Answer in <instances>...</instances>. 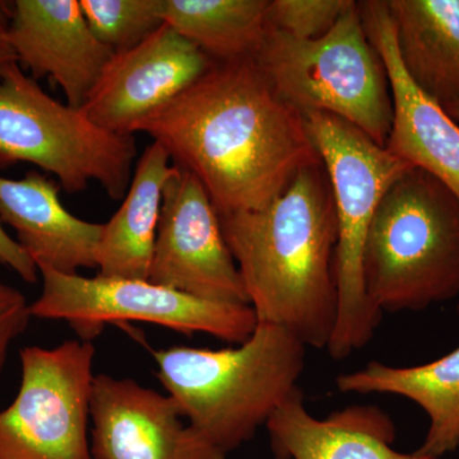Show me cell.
Masks as SVG:
<instances>
[{
    "label": "cell",
    "mask_w": 459,
    "mask_h": 459,
    "mask_svg": "<svg viewBox=\"0 0 459 459\" xmlns=\"http://www.w3.org/2000/svg\"><path fill=\"white\" fill-rule=\"evenodd\" d=\"M42 292L30 312L35 318L65 320L82 341L98 337L108 323L162 325L192 336L205 333L241 344L252 336L258 319L250 305L214 303L193 298L151 281L93 279L39 267Z\"/></svg>",
    "instance_id": "obj_8"
},
{
    "label": "cell",
    "mask_w": 459,
    "mask_h": 459,
    "mask_svg": "<svg viewBox=\"0 0 459 459\" xmlns=\"http://www.w3.org/2000/svg\"><path fill=\"white\" fill-rule=\"evenodd\" d=\"M157 377L181 416L226 455L255 437L299 389L307 346L259 323L234 349L174 346L153 352Z\"/></svg>",
    "instance_id": "obj_3"
},
{
    "label": "cell",
    "mask_w": 459,
    "mask_h": 459,
    "mask_svg": "<svg viewBox=\"0 0 459 459\" xmlns=\"http://www.w3.org/2000/svg\"><path fill=\"white\" fill-rule=\"evenodd\" d=\"M135 156L133 135L105 131L82 108L51 98L18 63L0 74V169L29 162L56 177L69 195L98 181L120 201Z\"/></svg>",
    "instance_id": "obj_7"
},
{
    "label": "cell",
    "mask_w": 459,
    "mask_h": 459,
    "mask_svg": "<svg viewBox=\"0 0 459 459\" xmlns=\"http://www.w3.org/2000/svg\"><path fill=\"white\" fill-rule=\"evenodd\" d=\"M265 428L274 459H437L395 451L394 422L379 407L352 404L328 418H314L300 388Z\"/></svg>",
    "instance_id": "obj_16"
},
{
    "label": "cell",
    "mask_w": 459,
    "mask_h": 459,
    "mask_svg": "<svg viewBox=\"0 0 459 459\" xmlns=\"http://www.w3.org/2000/svg\"><path fill=\"white\" fill-rule=\"evenodd\" d=\"M402 66L443 108L459 102V0H385Z\"/></svg>",
    "instance_id": "obj_19"
},
{
    "label": "cell",
    "mask_w": 459,
    "mask_h": 459,
    "mask_svg": "<svg viewBox=\"0 0 459 459\" xmlns=\"http://www.w3.org/2000/svg\"><path fill=\"white\" fill-rule=\"evenodd\" d=\"M174 166L162 193L148 281L202 300L249 305L210 195L195 175Z\"/></svg>",
    "instance_id": "obj_10"
},
{
    "label": "cell",
    "mask_w": 459,
    "mask_h": 459,
    "mask_svg": "<svg viewBox=\"0 0 459 459\" xmlns=\"http://www.w3.org/2000/svg\"><path fill=\"white\" fill-rule=\"evenodd\" d=\"M31 318L30 304L22 292L0 280V373L7 361L9 347L26 331Z\"/></svg>",
    "instance_id": "obj_23"
},
{
    "label": "cell",
    "mask_w": 459,
    "mask_h": 459,
    "mask_svg": "<svg viewBox=\"0 0 459 459\" xmlns=\"http://www.w3.org/2000/svg\"><path fill=\"white\" fill-rule=\"evenodd\" d=\"M255 60L277 95L301 114L334 115L385 147L394 122L391 84L359 3L314 40L268 27Z\"/></svg>",
    "instance_id": "obj_5"
},
{
    "label": "cell",
    "mask_w": 459,
    "mask_h": 459,
    "mask_svg": "<svg viewBox=\"0 0 459 459\" xmlns=\"http://www.w3.org/2000/svg\"><path fill=\"white\" fill-rule=\"evenodd\" d=\"M170 395L133 379L99 374L90 397L92 459H226L181 421Z\"/></svg>",
    "instance_id": "obj_12"
},
{
    "label": "cell",
    "mask_w": 459,
    "mask_h": 459,
    "mask_svg": "<svg viewBox=\"0 0 459 459\" xmlns=\"http://www.w3.org/2000/svg\"><path fill=\"white\" fill-rule=\"evenodd\" d=\"M91 31L114 53L133 49L165 25L164 0H80Z\"/></svg>",
    "instance_id": "obj_21"
},
{
    "label": "cell",
    "mask_w": 459,
    "mask_h": 459,
    "mask_svg": "<svg viewBox=\"0 0 459 459\" xmlns=\"http://www.w3.org/2000/svg\"><path fill=\"white\" fill-rule=\"evenodd\" d=\"M446 110V113L451 115L453 119L455 120V122H459V102L457 104H452L448 105V107L444 108Z\"/></svg>",
    "instance_id": "obj_26"
},
{
    "label": "cell",
    "mask_w": 459,
    "mask_h": 459,
    "mask_svg": "<svg viewBox=\"0 0 459 459\" xmlns=\"http://www.w3.org/2000/svg\"><path fill=\"white\" fill-rule=\"evenodd\" d=\"M362 280L382 314L420 312L459 296V199L429 172L410 169L380 201Z\"/></svg>",
    "instance_id": "obj_4"
},
{
    "label": "cell",
    "mask_w": 459,
    "mask_h": 459,
    "mask_svg": "<svg viewBox=\"0 0 459 459\" xmlns=\"http://www.w3.org/2000/svg\"><path fill=\"white\" fill-rule=\"evenodd\" d=\"M213 65L165 23L133 49L114 54L81 108L100 128L133 135L142 119L165 107Z\"/></svg>",
    "instance_id": "obj_11"
},
{
    "label": "cell",
    "mask_w": 459,
    "mask_h": 459,
    "mask_svg": "<svg viewBox=\"0 0 459 459\" xmlns=\"http://www.w3.org/2000/svg\"><path fill=\"white\" fill-rule=\"evenodd\" d=\"M0 264L16 272L27 283H36L39 279V268L25 249L12 238L0 222Z\"/></svg>",
    "instance_id": "obj_24"
},
{
    "label": "cell",
    "mask_w": 459,
    "mask_h": 459,
    "mask_svg": "<svg viewBox=\"0 0 459 459\" xmlns=\"http://www.w3.org/2000/svg\"><path fill=\"white\" fill-rule=\"evenodd\" d=\"M8 35L18 65L35 81H56L74 108L86 104L115 54L91 31L80 0H17Z\"/></svg>",
    "instance_id": "obj_13"
},
{
    "label": "cell",
    "mask_w": 459,
    "mask_h": 459,
    "mask_svg": "<svg viewBox=\"0 0 459 459\" xmlns=\"http://www.w3.org/2000/svg\"><path fill=\"white\" fill-rule=\"evenodd\" d=\"M170 161L168 151L157 142L144 148L122 205L104 223L96 252L99 276L150 280L162 193L175 169Z\"/></svg>",
    "instance_id": "obj_17"
},
{
    "label": "cell",
    "mask_w": 459,
    "mask_h": 459,
    "mask_svg": "<svg viewBox=\"0 0 459 459\" xmlns=\"http://www.w3.org/2000/svg\"><path fill=\"white\" fill-rule=\"evenodd\" d=\"M219 217L258 322L327 350L338 312V226L323 162L261 210Z\"/></svg>",
    "instance_id": "obj_2"
},
{
    "label": "cell",
    "mask_w": 459,
    "mask_h": 459,
    "mask_svg": "<svg viewBox=\"0 0 459 459\" xmlns=\"http://www.w3.org/2000/svg\"><path fill=\"white\" fill-rule=\"evenodd\" d=\"M270 0H164V21L214 62L255 57Z\"/></svg>",
    "instance_id": "obj_20"
},
{
    "label": "cell",
    "mask_w": 459,
    "mask_h": 459,
    "mask_svg": "<svg viewBox=\"0 0 459 459\" xmlns=\"http://www.w3.org/2000/svg\"><path fill=\"white\" fill-rule=\"evenodd\" d=\"M359 11L368 38L385 62L391 84L394 122L386 150L429 172L459 199L458 122L410 80L398 56L385 2H361Z\"/></svg>",
    "instance_id": "obj_14"
},
{
    "label": "cell",
    "mask_w": 459,
    "mask_h": 459,
    "mask_svg": "<svg viewBox=\"0 0 459 459\" xmlns=\"http://www.w3.org/2000/svg\"><path fill=\"white\" fill-rule=\"evenodd\" d=\"M9 11H11V5H8V3L0 2V74L9 65L17 63L16 54L9 41Z\"/></svg>",
    "instance_id": "obj_25"
},
{
    "label": "cell",
    "mask_w": 459,
    "mask_h": 459,
    "mask_svg": "<svg viewBox=\"0 0 459 459\" xmlns=\"http://www.w3.org/2000/svg\"><path fill=\"white\" fill-rule=\"evenodd\" d=\"M342 394H394L415 402L429 419L419 453L440 459L459 446V346L437 360L418 367L370 361L336 379Z\"/></svg>",
    "instance_id": "obj_18"
},
{
    "label": "cell",
    "mask_w": 459,
    "mask_h": 459,
    "mask_svg": "<svg viewBox=\"0 0 459 459\" xmlns=\"http://www.w3.org/2000/svg\"><path fill=\"white\" fill-rule=\"evenodd\" d=\"M303 117L327 171L336 207L338 312L327 351L334 360H342L367 346L382 322L383 314L365 292L362 253L377 205L394 181L413 166L334 115Z\"/></svg>",
    "instance_id": "obj_6"
},
{
    "label": "cell",
    "mask_w": 459,
    "mask_h": 459,
    "mask_svg": "<svg viewBox=\"0 0 459 459\" xmlns=\"http://www.w3.org/2000/svg\"><path fill=\"white\" fill-rule=\"evenodd\" d=\"M62 186L40 171L13 180L0 177V222L16 230L17 241L39 267L63 274L96 268L104 223L84 221L63 205Z\"/></svg>",
    "instance_id": "obj_15"
},
{
    "label": "cell",
    "mask_w": 459,
    "mask_h": 459,
    "mask_svg": "<svg viewBox=\"0 0 459 459\" xmlns=\"http://www.w3.org/2000/svg\"><path fill=\"white\" fill-rule=\"evenodd\" d=\"M95 353V346L82 340L21 350L20 389L0 411V459H92Z\"/></svg>",
    "instance_id": "obj_9"
},
{
    "label": "cell",
    "mask_w": 459,
    "mask_h": 459,
    "mask_svg": "<svg viewBox=\"0 0 459 459\" xmlns=\"http://www.w3.org/2000/svg\"><path fill=\"white\" fill-rule=\"evenodd\" d=\"M458 313H459V307H458Z\"/></svg>",
    "instance_id": "obj_27"
},
{
    "label": "cell",
    "mask_w": 459,
    "mask_h": 459,
    "mask_svg": "<svg viewBox=\"0 0 459 459\" xmlns=\"http://www.w3.org/2000/svg\"><path fill=\"white\" fill-rule=\"evenodd\" d=\"M195 175L219 216L261 210L322 162L303 114L255 60L219 63L134 126Z\"/></svg>",
    "instance_id": "obj_1"
},
{
    "label": "cell",
    "mask_w": 459,
    "mask_h": 459,
    "mask_svg": "<svg viewBox=\"0 0 459 459\" xmlns=\"http://www.w3.org/2000/svg\"><path fill=\"white\" fill-rule=\"evenodd\" d=\"M352 0H272L268 3L270 29L303 40H314L331 31L351 9Z\"/></svg>",
    "instance_id": "obj_22"
}]
</instances>
